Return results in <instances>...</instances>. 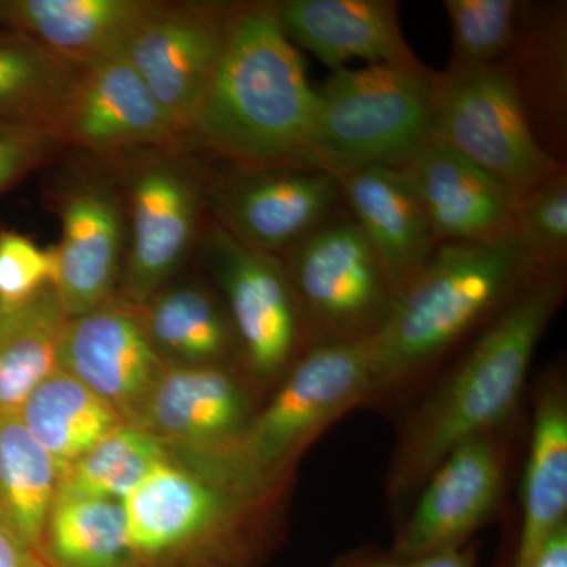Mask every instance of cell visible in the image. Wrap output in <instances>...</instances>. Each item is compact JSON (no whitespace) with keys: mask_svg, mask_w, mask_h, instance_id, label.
Listing matches in <instances>:
<instances>
[{"mask_svg":"<svg viewBox=\"0 0 567 567\" xmlns=\"http://www.w3.org/2000/svg\"><path fill=\"white\" fill-rule=\"evenodd\" d=\"M287 39L331 71L347 63L421 66L406 43L394 0H276Z\"/></svg>","mask_w":567,"mask_h":567,"instance_id":"19","label":"cell"},{"mask_svg":"<svg viewBox=\"0 0 567 567\" xmlns=\"http://www.w3.org/2000/svg\"><path fill=\"white\" fill-rule=\"evenodd\" d=\"M371 404L368 341L317 344L282 377L233 445L181 465L245 494L289 492L309 447L350 412Z\"/></svg>","mask_w":567,"mask_h":567,"instance_id":"4","label":"cell"},{"mask_svg":"<svg viewBox=\"0 0 567 567\" xmlns=\"http://www.w3.org/2000/svg\"><path fill=\"white\" fill-rule=\"evenodd\" d=\"M316 85L271 2H240L185 145L238 166L309 164Z\"/></svg>","mask_w":567,"mask_h":567,"instance_id":"2","label":"cell"},{"mask_svg":"<svg viewBox=\"0 0 567 567\" xmlns=\"http://www.w3.org/2000/svg\"><path fill=\"white\" fill-rule=\"evenodd\" d=\"M529 567H567V524L551 536Z\"/></svg>","mask_w":567,"mask_h":567,"instance_id":"37","label":"cell"},{"mask_svg":"<svg viewBox=\"0 0 567 567\" xmlns=\"http://www.w3.org/2000/svg\"><path fill=\"white\" fill-rule=\"evenodd\" d=\"M59 480L58 464L22 423L20 413L0 410V518L40 551Z\"/></svg>","mask_w":567,"mask_h":567,"instance_id":"28","label":"cell"},{"mask_svg":"<svg viewBox=\"0 0 567 567\" xmlns=\"http://www.w3.org/2000/svg\"><path fill=\"white\" fill-rule=\"evenodd\" d=\"M429 66L365 65L331 71L316 85L308 162L331 174L401 167L434 137Z\"/></svg>","mask_w":567,"mask_h":567,"instance_id":"6","label":"cell"},{"mask_svg":"<svg viewBox=\"0 0 567 567\" xmlns=\"http://www.w3.org/2000/svg\"><path fill=\"white\" fill-rule=\"evenodd\" d=\"M207 173L177 151H162L134 167L128 244L115 297L141 308L188 259L204 233Z\"/></svg>","mask_w":567,"mask_h":567,"instance_id":"10","label":"cell"},{"mask_svg":"<svg viewBox=\"0 0 567 567\" xmlns=\"http://www.w3.org/2000/svg\"><path fill=\"white\" fill-rule=\"evenodd\" d=\"M0 25H2V0H0Z\"/></svg>","mask_w":567,"mask_h":567,"instance_id":"38","label":"cell"},{"mask_svg":"<svg viewBox=\"0 0 567 567\" xmlns=\"http://www.w3.org/2000/svg\"><path fill=\"white\" fill-rule=\"evenodd\" d=\"M546 274L514 240L439 245L368 339L372 402L421 379Z\"/></svg>","mask_w":567,"mask_h":567,"instance_id":"3","label":"cell"},{"mask_svg":"<svg viewBox=\"0 0 567 567\" xmlns=\"http://www.w3.org/2000/svg\"><path fill=\"white\" fill-rule=\"evenodd\" d=\"M41 551L54 567H142L118 499L58 496Z\"/></svg>","mask_w":567,"mask_h":567,"instance_id":"29","label":"cell"},{"mask_svg":"<svg viewBox=\"0 0 567 567\" xmlns=\"http://www.w3.org/2000/svg\"><path fill=\"white\" fill-rule=\"evenodd\" d=\"M480 550L475 540L464 547L424 555V557H398L390 550L363 546L338 555L330 567H477Z\"/></svg>","mask_w":567,"mask_h":567,"instance_id":"35","label":"cell"},{"mask_svg":"<svg viewBox=\"0 0 567 567\" xmlns=\"http://www.w3.org/2000/svg\"><path fill=\"white\" fill-rule=\"evenodd\" d=\"M152 0H3L2 29L24 33L85 70L122 54Z\"/></svg>","mask_w":567,"mask_h":567,"instance_id":"22","label":"cell"},{"mask_svg":"<svg viewBox=\"0 0 567 567\" xmlns=\"http://www.w3.org/2000/svg\"><path fill=\"white\" fill-rule=\"evenodd\" d=\"M166 461L171 458L162 440L140 424L125 421L63 473L55 498L123 502L153 468Z\"/></svg>","mask_w":567,"mask_h":567,"instance_id":"30","label":"cell"},{"mask_svg":"<svg viewBox=\"0 0 567 567\" xmlns=\"http://www.w3.org/2000/svg\"><path fill=\"white\" fill-rule=\"evenodd\" d=\"M453 31L446 69H477L503 62L516 39L520 0H443Z\"/></svg>","mask_w":567,"mask_h":567,"instance_id":"31","label":"cell"},{"mask_svg":"<svg viewBox=\"0 0 567 567\" xmlns=\"http://www.w3.org/2000/svg\"><path fill=\"white\" fill-rule=\"evenodd\" d=\"M69 316L54 286L29 300L0 305V410L20 409L59 369V346Z\"/></svg>","mask_w":567,"mask_h":567,"instance_id":"26","label":"cell"},{"mask_svg":"<svg viewBox=\"0 0 567 567\" xmlns=\"http://www.w3.org/2000/svg\"><path fill=\"white\" fill-rule=\"evenodd\" d=\"M237 2H158L123 55L183 137L221 61Z\"/></svg>","mask_w":567,"mask_h":567,"instance_id":"13","label":"cell"},{"mask_svg":"<svg viewBox=\"0 0 567 567\" xmlns=\"http://www.w3.org/2000/svg\"><path fill=\"white\" fill-rule=\"evenodd\" d=\"M61 240L54 252L55 293L63 311L78 317L117 295L128 218L121 193L102 178L78 182L61 204Z\"/></svg>","mask_w":567,"mask_h":567,"instance_id":"16","label":"cell"},{"mask_svg":"<svg viewBox=\"0 0 567 567\" xmlns=\"http://www.w3.org/2000/svg\"><path fill=\"white\" fill-rule=\"evenodd\" d=\"M532 405L513 567L532 566L551 536L567 524V382L559 365L540 372Z\"/></svg>","mask_w":567,"mask_h":567,"instance_id":"21","label":"cell"},{"mask_svg":"<svg viewBox=\"0 0 567 567\" xmlns=\"http://www.w3.org/2000/svg\"><path fill=\"white\" fill-rule=\"evenodd\" d=\"M566 292V271L539 276L468 342L399 429L386 472L388 502H413L451 451L518 420L537 346Z\"/></svg>","mask_w":567,"mask_h":567,"instance_id":"1","label":"cell"},{"mask_svg":"<svg viewBox=\"0 0 567 567\" xmlns=\"http://www.w3.org/2000/svg\"><path fill=\"white\" fill-rule=\"evenodd\" d=\"M516 82L540 147L561 159L567 121V9L565 2H524L503 59Z\"/></svg>","mask_w":567,"mask_h":567,"instance_id":"23","label":"cell"},{"mask_svg":"<svg viewBox=\"0 0 567 567\" xmlns=\"http://www.w3.org/2000/svg\"><path fill=\"white\" fill-rule=\"evenodd\" d=\"M0 567H54L0 518Z\"/></svg>","mask_w":567,"mask_h":567,"instance_id":"36","label":"cell"},{"mask_svg":"<svg viewBox=\"0 0 567 567\" xmlns=\"http://www.w3.org/2000/svg\"><path fill=\"white\" fill-rule=\"evenodd\" d=\"M63 142L95 153L178 151L185 137L125 55L82 70L59 123Z\"/></svg>","mask_w":567,"mask_h":567,"instance_id":"17","label":"cell"},{"mask_svg":"<svg viewBox=\"0 0 567 567\" xmlns=\"http://www.w3.org/2000/svg\"><path fill=\"white\" fill-rule=\"evenodd\" d=\"M513 240L543 271L567 264V166L518 196Z\"/></svg>","mask_w":567,"mask_h":567,"instance_id":"32","label":"cell"},{"mask_svg":"<svg viewBox=\"0 0 567 567\" xmlns=\"http://www.w3.org/2000/svg\"><path fill=\"white\" fill-rule=\"evenodd\" d=\"M156 353L169 365H241L240 346L223 298L196 284L164 286L141 306Z\"/></svg>","mask_w":567,"mask_h":567,"instance_id":"24","label":"cell"},{"mask_svg":"<svg viewBox=\"0 0 567 567\" xmlns=\"http://www.w3.org/2000/svg\"><path fill=\"white\" fill-rule=\"evenodd\" d=\"M287 494H245L166 461L122 503L142 567L181 555L189 567H260Z\"/></svg>","mask_w":567,"mask_h":567,"instance_id":"5","label":"cell"},{"mask_svg":"<svg viewBox=\"0 0 567 567\" xmlns=\"http://www.w3.org/2000/svg\"><path fill=\"white\" fill-rule=\"evenodd\" d=\"M22 423L58 464L61 476L125 420L69 372H52L22 402ZM61 481V480H59Z\"/></svg>","mask_w":567,"mask_h":567,"instance_id":"25","label":"cell"},{"mask_svg":"<svg viewBox=\"0 0 567 567\" xmlns=\"http://www.w3.org/2000/svg\"><path fill=\"white\" fill-rule=\"evenodd\" d=\"M54 281L52 246L41 248L28 235L0 230V305L29 300Z\"/></svg>","mask_w":567,"mask_h":567,"instance_id":"33","label":"cell"},{"mask_svg":"<svg viewBox=\"0 0 567 567\" xmlns=\"http://www.w3.org/2000/svg\"><path fill=\"white\" fill-rule=\"evenodd\" d=\"M164 365L141 308L121 298L69 317L63 328L59 368L100 395L126 423L140 415Z\"/></svg>","mask_w":567,"mask_h":567,"instance_id":"15","label":"cell"},{"mask_svg":"<svg viewBox=\"0 0 567 567\" xmlns=\"http://www.w3.org/2000/svg\"><path fill=\"white\" fill-rule=\"evenodd\" d=\"M259 409V390L237 364L164 365L133 421L162 440L173 462L221 453Z\"/></svg>","mask_w":567,"mask_h":567,"instance_id":"14","label":"cell"},{"mask_svg":"<svg viewBox=\"0 0 567 567\" xmlns=\"http://www.w3.org/2000/svg\"><path fill=\"white\" fill-rule=\"evenodd\" d=\"M432 107L436 140L505 182L518 196L566 164L540 147L503 62L435 71Z\"/></svg>","mask_w":567,"mask_h":567,"instance_id":"8","label":"cell"},{"mask_svg":"<svg viewBox=\"0 0 567 567\" xmlns=\"http://www.w3.org/2000/svg\"><path fill=\"white\" fill-rule=\"evenodd\" d=\"M199 246L234 324L241 368L257 390L278 385L317 346L281 257L249 248L213 221Z\"/></svg>","mask_w":567,"mask_h":567,"instance_id":"7","label":"cell"},{"mask_svg":"<svg viewBox=\"0 0 567 567\" xmlns=\"http://www.w3.org/2000/svg\"><path fill=\"white\" fill-rule=\"evenodd\" d=\"M517 424L477 435L440 462L399 524L391 554L424 557L472 543L502 505Z\"/></svg>","mask_w":567,"mask_h":567,"instance_id":"12","label":"cell"},{"mask_svg":"<svg viewBox=\"0 0 567 567\" xmlns=\"http://www.w3.org/2000/svg\"><path fill=\"white\" fill-rule=\"evenodd\" d=\"M82 69L39 41L0 29V122L33 123L58 130Z\"/></svg>","mask_w":567,"mask_h":567,"instance_id":"27","label":"cell"},{"mask_svg":"<svg viewBox=\"0 0 567 567\" xmlns=\"http://www.w3.org/2000/svg\"><path fill=\"white\" fill-rule=\"evenodd\" d=\"M439 244L513 240L518 194L432 137L401 166Z\"/></svg>","mask_w":567,"mask_h":567,"instance_id":"18","label":"cell"},{"mask_svg":"<svg viewBox=\"0 0 567 567\" xmlns=\"http://www.w3.org/2000/svg\"><path fill=\"white\" fill-rule=\"evenodd\" d=\"M281 260L316 344L368 341L390 315L393 287L346 208Z\"/></svg>","mask_w":567,"mask_h":567,"instance_id":"9","label":"cell"},{"mask_svg":"<svg viewBox=\"0 0 567 567\" xmlns=\"http://www.w3.org/2000/svg\"><path fill=\"white\" fill-rule=\"evenodd\" d=\"M61 144L52 126L0 122V194L28 177Z\"/></svg>","mask_w":567,"mask_h":567,"instance_id":"34","label":"cell"},{"mask_svg":"<svg viewBox=\"0 0 567 567\" xmlns=\"http://www.w3.org/2000/svg\"><path fill=\"white\" fill-rule=\"evenodd\" d=\"M342 204L398 295L439 248L412 183L401 167L364 166L334 174Z\"/></svg>","mask_w":567,"mask_h":567,"instance_id":"20","label":"cell"},{"mask_svg":"<svg viewBox=\"0 0 567 567\" xmlns=\"http://www.w3.org/2000/svg\"><path fill=\"white\" fill-rule=\"evenodd\" d=\"M205 207L241 244L281 257L344 204L334 175L322 167L221 163L207 173Z\"/></svg>","mask_w":567,"mask_h":567,"instance_id":"11","label":"cell"}]
</instances>
